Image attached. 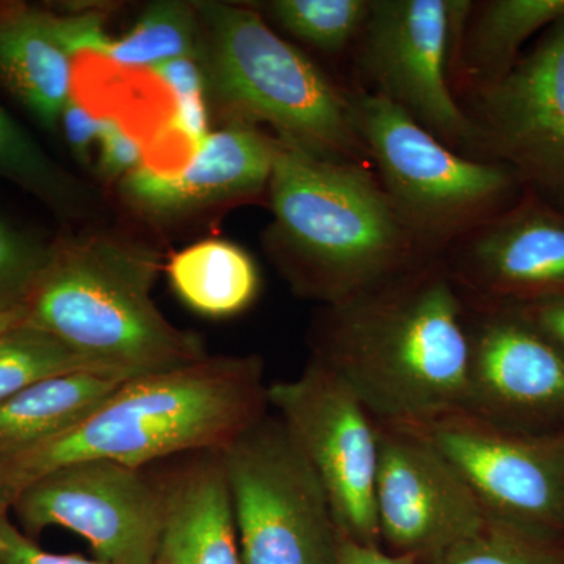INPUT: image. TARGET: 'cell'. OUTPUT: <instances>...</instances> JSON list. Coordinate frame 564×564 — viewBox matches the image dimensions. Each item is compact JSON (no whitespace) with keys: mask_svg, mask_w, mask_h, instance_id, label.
<instances>
[{"mask_svg":"<svg viewBox=\"0 0 564 564\" xmlns=\"http://www.w3.org/2000/svg\"><path fill=\"white\" fill-rule=\"evenodd\" d=\"M467 303L443 258L322 306L315 361L339 375L375 421L425 429L466 411Z\"/></svg>","mask_w":564,"mask_h":564,"instance_id":"6da1fadb","label":"cell"},{"mask_svg":"<svg viewBox=\"0 0 564 564\" xmlns=\"http://www.w3.org/2000/svg\"><path fill=\"white\" fill-rule=\"evenodd\" d=\"M159 270L158 252L110 234L52 247L25 322L128 378L202 361V339L172 325L152 300Z\"/></svg>","mask_w":564,"mask_h":564,"instance_id":"277c9868","label":"cell"},{"mask_svg":"<svg viewBox=\"0 0 564 564\" xmlns=\"http://www.w3.org/2000/svg\"><path fill=\"white\" fill-rule=\"evenodd\" d=\"M464 413L534 437L564 433V352L514 307L467 304Z\"/></svg>","mask_w":564,"mask_h":564,"instance_id":"7c38bea8","label":"cell"},{"mask_svg":"<svg viewBox=\"0 0 564 564\" xmlns=\"http://www.w3.org/2000/svg\"><path fill=\"white\" fill-rule=\"evenodd\" d=\"M486 161L564 212V18L541 33L499 84L466 96Z\"/></svg>","mask_w":564,"mask_h":564,"instance_id":"30bf717a","label":"cell"},{"mask_svg":"<svg viewBox=\"0 0 564 564\" xmlns=\"http://www.w3.org/2000/svg\"><path fill=\"white\" fill-rule=\"evenodd\" d=\"M161 481L163 525L155 564H242L220 451L193 455Z\"/></svg>","mask_w":564,"mask_h":564,"instance_id":"e0dca14e","label":"cell"},{"mask_svg":"<svg viewBox=\"0 0 564 564\" xmlns=\"http://www.w3.org/2000/svg\"><path fill=\"white\" fill-rule=\"evenodd\" d=\"M51 259L52 248L33 242L0 220V314L28 311Z\"/></svg>","mask_w":564,"mask_h":564,"instance_id":"4316f807","label":"cell"},{"mask_svg":"<svg viewBox=\"0 0 564 564\" xmlns=\"http://www.w3.org/2000/svg\"><path fill=\"white\" fill-rule=\"evenodd\" d=\"M419 432L454 464L486 514L564 538V478L554 437L508 432L467 413Z\"/></svg>","mask_w":564,"mask_h":564,"instance_id":"5bb4252c","label":"cell"},{"mask_svg":"<svg viewBox=\"0 0 564 564\" xmlns=\"http://www.w3.org/2000/svg\"><path fill=\"white\" fill-rule=\"evenodd\" d=\"M0 174L51 202L76 199L73 181L50 161L20 124L0 107Z\"/></svg>","mask_w":564,"mask_h":564,"instance_id":"484cf974","label":"cell"},{"mask_svg":"<svg viewBox=\"0 0 564 564\" xmlns=\"http://www.w3.org/2000/svg\"><path fill=\"white\" fill-rule=\"evenodd\" d=\"M443 261L473 306L521 307L564 296V212L524 191Z\"/></svg>","mask_w":564,"mask_h":564,"instance_id":"9a60e30c","label":"cell"},{"mask_svg":"<svg viewBox=\"0 0 564 564\" xmlns=\"http://www.w3.org/2000/svg\"><path fill=\"white\" fill-rule=\"evenodd\" d=\"M151 70L172 90L174 99L206 96V91H209L203 63L195 58L159 63Z\"/></svg>","mask_w":564,"mask_h":564,"instance_id":"4dcf8cb0","label":"cell"},{"mask_svg":"<svg viewBox=\"0 0 564 564\" xmlns=\"http://www.w3.org/2000/svg\"><path fill=\"white\" fill-rule=\"evenodd\" d=\"M339 564H411L389 555L381 547H366L343 538Z\"/></svg>","mask_w":564,"mask_h":564,"instance_id":"d6a6232c","label":"cell"},{"mask_svg":"<svg viewBox=\"0 0 564 564\" xmlns=\"http://www.w3.org/2000/svg\"><path fill=\"white\" fill-rule=\"evenodd\" d=\"M73 76L74 57L55 14L29 7L0 11V79L46 128L61 122Z\"/></svg>","mask_w":564,"mask_h":564,"instance_id":"ac0fdd59","label":"cell"},{"mask_svg":"<svg viewBox=\"0 0 564 564\" xmlns=\"http://www.w3.org/2000/svg\"><path fill=\"white\" fill-rule=\"evenodd\" d=\"M377 516L384 552L419 564L469 536L488 514L458 469L419 430L378 423Z\"/></svg>","mask_w":564,"mask_h":564,"instance_id":"4fadbf2b","label":"cell"},{"mask_svg":"<svg viewBox=\"0 0 564 564\" xmlns=\"http://www.w3.org/2000/svg\"><path fill=\"white\" fill-rule=\"evenodd\" d=\"M166 273L177 299L204 317L228 318L243 313L261 291L254 259L228 240H202L176 252Z\"/></svg>","mask_w":564,"mask_h":564,"instance_id":"44dd1931","label":"cell"},{"mask_svg":"<svg viewBox=\"0 0 564 564\" xmlns=\"http://www.w3.org/2000/svg\"><path fill=\"white\" fill-rule=\"evenodd\" d=\"M278 139L258 126L226 121L210 132L180 172L162 174L141 165L122 180L126 198L158 217L259 195L272 180Z\"/></svg>","mask_w":564,"mask_h":564,"instance_id":"2e32d148","label":"cell"},{"mask_svg":"<svg viewBox=\"0 0 564 564\" xmlns=\"http://www.w3.org/2000/svg\"><path fill=\"white\" fill-rule=\"evenodd\" d=\"M29 534L63 527L111 564H155L163 525L162 481L113 462H79L44 475L13 503Z\"/></svg>","mask_w":564,"mask_h":564,"instance_id":"8fae6325","label":"cell"},{"mask_svg":"<svg viewBox=\"0 0 564 564\" xmlns=\"http://www.w3.org/2000/svg\"><path fill=\"white\" fill-rule=\"evenodd\" d=\"M95 55L129 68H152L176 58H204V32L195 3H152L128 35L107 36Z\"/></svg>","mask_w":564,"mask_h":564,"instance_id":"7402d4cb","label":"cell"},{"mask_svg":"<svg viewBox=\"0 0 564 564\" xmlns=\"http://www.w3.org/2000/svg\"><path fill=\"white\" fill-rule=\"evenodd\" d=\"M451 0H372L355 46V90L388 99L464 158L486 161L448 79Z\"/></svg>","mask_w":564,"mask_h":564,"instance_id":"9c48e42d","label":"cell"},{"mask_svg":"<svg viewBox=\"0 0 564 564\" xmlns=\"http://www.w3.org/2000/svg\"><path fill=\"white\" fill-rule=\"evenodd\" d=\"M109 117H98L85 104L70 98L61 117L65 139L77 159L87 161L90 158L93 144L101 140Z\"/></svg>","mask_w":564,"mask_h":564,"instance_id":"f546056e","label":"cell"},{"mask_svg":"<svg viewBox=\"0 0 564 564\" xmlns=\"http://www.w3.org/2000/svg\"><path fill=\"white\" fill-rule=\"evenodd\" d=\"M564 352V296L514 307Z\"/></svg>","mask_w":564,"mask_h":564,"instance_id":"1f68e13d","label":"cell"},{"mask_svg":"<svg viewBox=\"0 0 564 564\" xmlns=\"http://www.w3.org/2000/svg\"><path fill=\"white\" fill-rule=\"evenodd\" d=\"M269 410L259 356H206L131 378L66 432L0 458V516L61 467L101 459L143 469L170 456L221 451Z\"/></svg>","mask_w":564,"mask_h":564,"instance_id":"7a4b0ae2","label":"cell"},{"mask_svg":"<svg viewBox=\"0 0 564 564\" xmlns=\"http://www.w3.org/2000/svg\"><path fill=\"white\" fill-rule=\"evenodd\" d=\"M372 0H270L267 17L293 39L328 55L355 50Z\"/></svg>","mask_w":564,"mask_h":564,"instance_id":"cb8c5ba5","label":"cell"},{"mask_svg":"<svg viewBox=\"0 0 564 564\" xmlns=\"http://www.w3.org/2000/svg\"><path fill=\"white\" fill-rule=\"evenodd\" d=\"M220 456L242 564H339L332 505L276 414L251 423Z\"/></svg>","mask_w":564,"mask_h":564,"instance_id":"52a82bcc","label":"cell"},{"mask_svg":"<svg viewBox=\"0 0 564 564\" xmlns=\"http://www.w3.org/2000/svg\"><path fill=\"white\" fill-rule=\"evenodd\" d=\"M0 536L6 549L0 554V564H111L101 558H85L80 555H58L44 552L31 538L22 534L7 514L0 516Z\"/></svg>","mask_w":564,"mask_h":564,"instance_id":"f1b7e54d","label":"cell"},{"mask_svg":"<svg viewBox=\"0 0 564 564\" xmlns=\"http://www.w3.org/2000/svg\"><path fill=\"white\" fill-rule=\"evenodd\" d=\"M99 172L107 180H124L144 162V144L135 133L126 129L117 118L109 117L101 135Z\"/></svg>","mask_w":564,"mask_h":564,"instance_id":"83f0119b","label":"cell"},{"mask_svg":"<svg viewBox=\"0 0 564 564\" xmlns=\"http://www.w3.org/2000/svg\"><path fill=\"white\" fill-rule=\"evenodd\" d=\"M419 564H564V538L488 516L469 536Z\"/></svg>","mask_w":564,"mask_h":564,"instance_id":"d4e9b609","label":"cell"},{"mask_svg":"<svg viewBox=\"0 0 564 564\" xmlns=\"http://www.w3.org/2000/svg\"><path fill=\"white\" fill-rule=\"evenodd\" d=\"M204 32L207 90L226 121L270 129L311 154L372 166L351 93L278 35L254 7L195 2Z\"/></svg>","mask_w":564,"mask_h":564,"instance_id":"5b68a950","label":"cell"},{"mask_svg":"<svg viewBox=\"0 0 564 564\" xmlns=\"http://www.w3.org/2000/svg\"><path fill=\"white\" fill-rule=\"evenodd\" d=\"M359 139L393 210L429 258L513 206L521 182L507 165L464 158L395 104L350 88Z\"/></svg>","mask_w":564,"mask_h":564,"instance_id":"8992f818","label":"cell"},{"mask_svg":"<svg viewBox=\"0 0 564 564\" xmlns=\"http://www.w3.org/2000/svg\"><path fill=\"white\" fill-rule=\"evenodd\" d=\"M563 18L564 0L474 2L448 68L458 101L503 80L521 61L527 41Z\"/></svg>","mask_w":564,"mask_h":564,"instance_id":"d6986e66","label":"cell"},{"mask_svg":"<svg viewBox=\"0 0 564 564\" xmlns=\"http://www.w3.org/2000/svg\"><path fill=\"white\" fill-rule=\"evenodd\" d=\"M84 370L124 377L84 358L31 323L22 322L0 334V403L47 378Z\"/></svg>","mask_w":564,"mask_h":564,"instance_id":"603a6c76","label":"cell"},{"mask_svg":"<svg viewBox=\"0 0 564 564\" xmlns=\"http://www.w3.org/2000/svg\"><path fill=\"white\" fill-rule=\"evenodd\" d=\"M555 437L556 452H558L560 464H562V473L564 478V433Z\"/></svg>","mask_w":564,"mask_h":564,"instance_id":"e575fe53","label":"cell"},{"mask_svg":"<svg viewBox=\"0 0 564 564\" xmlns=\"http://www.w3.org/2000/svg\"><path fill=\"white\" fill-rule=\"evenodd\" d=\"M3 549H6V541H3L2 536H0V554H2Z\"/></svg>","mask_w":564,"mask_h":564,"instance_id":"d590c367","label":"cell"},{"mask_svg":"<svg viewBox=\"0 0 564 564\" xmlns=\"http://www.w3.org/2000/svg\"><path fill=\"white\" fill-rule=\"evenodd\" d=\"M28 318V311H17V313L0 314V334L9 332L14 326L21 325Z\"/></svg>","mask_w":564,"mask_h":564,"instance_id":"836d02e7","label":"cell"},{"mask_svg":"<svg viewBox=\"0 0 564 564\" xmlns=\"http://www.w3.org/2000/svg\"><path fill=\"white\" fill-rule=\"evenodd\" d=\"M265 248L296 295L343 302L413 269L423 254L372 166L278 140Z\"/></svg>","mask_w":564,"mask_h":564,"instance_id":"3957f363","label":"cell"},{"mask_svg":"<svg viewBox=\"0 0 564 564\" xmlns=\"http://www.w3.org/2000/svg\"><path fill=\"white\" fill-rule=\"evenodd\" d=\"M269 406L317 475L343 538L381 547L380 433L366 404L339 375L311 358L299 377L269 384Z\"/></svg>","mask_w":564,"mask_h":564,"instance_id":"ba28073f","label":"cell"},{"mask_svg":"<svg viewBox=\"0 0 564 564\" xmlns=\"http://www.w3.org/2000/svg\"><path fill=\"white\" fill-rule=\"evenodd\" d=\"M131 378L73 372L47 378L0 403V458L57 436Z\"/></svg>","mask_w":564,"mask_h":564,"instance_id":"ffe728a7","label":"cell"}]
</instances>
